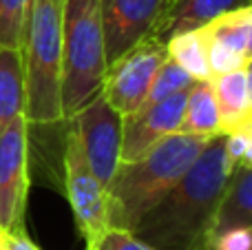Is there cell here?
Wrapping results in <instances>:
<instances>
[{
	"instance_id": "1",
	"label": "cell",
	"mask_w": 252,
	"mask_h": 250,
	"mask_svg": "<svg viewBox=\"0 0 252 250\" xmlns=\"http://www.w3.org/2000/svg\"><path fill=\"white\" fill-rule=\"evenodd\" d=\"M230 171L226 135L219 133L130 233L157 250H206Z\"/></svg>"
},
{
	"instance_id": "2",
	"label": "cell",
	"mask_w": 252,
	"mask_h": 250,
	"mask_svg": "<svg viewBox=\"0 0 252 250\" xmlns=\"http://www.w3.org/2000/svg\"><path fill=\"white\" fill-rule=\"evenodd\" d=\"M208 140L177 131L155 142L133 162H120L106 186L111 228L133 230L144 213L182 180Z\"/></svg>"
},
{
	"instance_id": "3",
	"label": "cell",
	"mask_w": 252,
	"mask_h": 250,
	"mask_svg": "<svg viewBox=\"0 0 252 250\" xmlns=\"http://www.w3.org/2000/svg\"><path fill=\"white\" fill-rule=\"evenodd\" d=\"M62 9L64 0H31L20 40L25 118L29 126H56L62 113Z\"/></svg>"
},
{
	"instance_id": "4",
	"label": "cell",
	"mask_w": 252,
	"mask_h": 250,
	"mask_svg": "<svg viewBox=\"0 0 252 250\" xmlns=\"http://www.w3.org/2000/svg\"><path fill=\"white\" fill-rule=\"evenodd\" d=\"M100 0H64L62 9V113L69 120L95 93L106 73Z\"/></svg>"
},
{
	"instance_id": "5",
	"label": "cell",
	"mask_w": 252,
	"mask_h": 250,
	"mask_svg": "<svg viewBox=\"0 0 252 250\" xmlns=\"http://www.w3.org/2000/svg\"><path fill=\"white\" fill-rule=\"evenodd\" d=\"M62 166H64L66 197H69V204L73 208L78 230L82 233L87 250H95L100 239L111 228L109 199H106V188L100 184V180L89 166L87 157L82 153V146H80V140L71 124L66 126V135H64Z\"/></svg>"
},
{
	"instance_id": "6",
	"label": "cell",
	"mask_w": 252,
	"mask_h": 250,
	"mask_svg": "<svg viewBox=\"0 0 252 250\" xmlns=\"http://www.w3.org/2000/svg\"><path fill=\"white\" fill-rule=\"evenodd\" d=\"M66 122L73 126L91 171L106 188L122 162V115L100 91Z\"/></svg>"
},
{
	"instance_id": "7",
	"label": "cell",
	"mask_w": 252,
	"mask_h": 250,
	"mask_svg": "<svg viewBox=\"0 0 252 250\" xmlns=\"http://www.w3.org/2000/svg\"><path fill=\"white\" fill-rule=\"evenodd\" d=\"M168 58L166 44L146 35L135 47H130L124 56L106 66L102 80V95L120 115H128L144 104L146 93L153 84V78Z\"/></svg>"
},
{
	"instance_id": "8",
	"label": "cell",
	"mask_w": 252,
	"mask_h": 250,
	"mask_svg": "<svg viewBox=\"0 0 252 250\" xmlns=\"http://www.w3.org/2000/svg\"><path fill=\"white\" fill-rule=\"evenodd\" d=\"M29 193V122L13 118L0 135V230H25Z\"/></svg>"
},
{
	"instance_id": "9",
	"label": "cell",
	"mask_w": 252,
	"mask_h": 250,
	"mask_svg": "<svg viewBox=\"0 0 252 250\" xmlns=\"http://www.w3.org/2000/svg\"><path fill=\"white\" fill-rule=\"evenodd\" d=\"M164 0H100L106 64L151 35L159 20Z\"/></svg>"
},
{
	"instance_id": "10",
	"label": "cell",
	"mask_w": 252,
	"mask_h": 250,
	"mask_svg": "<svg viewBox=\"0 0 252 250\" xmlns=\"http://www.w3.org/2000/svg\"><path fill=\"white\" fill-rule=\"evenodd\" d=\"M188 91H179L148 106H139L122 118V162H133L161 137L182 126Z\"/></svg>"
},
{
	"instance_id": "11",
	"label": "cell",
	"mask_w": 252,
	"mask_h": 250,
	"mask_svg": "<svg viewBox=\"0 0 252 250\" xmlns=\"http://www.w3.org/2000/svg\"><path fill=\"white\" fill-rule=\"evenodd\" d=\"M252 7V4H250ZM250 7L228 11L215 20L199 27V33L206 44L210 75H221L228 71L241 69L248 60V11Z\"/></svg>"
},
{
	"instance_id": "12",
	"label": "cell",
	"mask_w": 252,
	"mask_h": 250,
	"mask_svg": "<svg viewBox=\"0 0 252 250\" xmlns=\"http://www.w3.org/2000/svg\"><path fill=\"white\" fill-rule=\"evenodd\" d=\"M250 4L252 0H164L159 20L153 27L151 35L159 42H166L170 35L199 29L223 13L237 11Z\"/></svg>"
},
{
	"instance_id": "13",
	"label": "cell",
	"mask_w": 252,
	"mask_h": 250,
	"mask_svg": "<svg viewBox=\"0 0 252 250\" xmlns=\"http://www.w3.org/2000/svg\"><path fill=\"white\" fill-rule=\"evenodd\" d=\"M210 84H213L223 135L248 126L252 122V111H250V95H248V82H246L244 66L221 75H215V78H210Z\"/></svg>"
},
{
	"instance_id": "14",
	"label": "cell",
	"mask_w": 252,
	"mask_h": 250,
	"mask_svg": "<svg viewBox=\"0 0 252 250\" xmlns=\"http://www.w3.org/2000/svg\"><path fill=\"white\" fill-rule=\"evenodd\" d=\"M235 226H252V166L248 164H232L230 177L217 208L213 233Z\"/></svg>"
},
{
	"instance_id": "15",
	"label": "cell",
	"mask_w": 252,
	"mask_h": 250,
	"mask_svg": "<svg viewBox=\"0 0 252 250\" xmlns=\"http://www.w3.org/2000/svg\"><path fill=\"white\" fill-rule=\"evenodd\" d=\"M20 113H25V73L20 49L0 47V135Z\"/></svg>"
},
{
	"instance_id": "16",
	"label": "cell",
	"mask_w": 252,
	"mask_h": 250,
	"mask_svg": "<svg viewBox=\"0 0 252 250\" xmlns=\"http://www.w3.org/2000/svg\"><path fill=\"white\" fill-rule=\"evenodd\" d=\"M179 131L204 137H215L221 133V122H219V111L210 80H195L192 87L188 89Z\"/></svg>"
},
{
	"instance_id": "17",
	"label": "cell",
	"mask_w": 252,
	"mask_h": 250,
	"mask_svg": "<svg viewBox=\"0 0 252 250\" xmlns=\"http://www.w3.org/2000/svg\"><path fill=\"white\" fill-rule=\"evenodd\" d=\"M164 44H166V51H168V58L177 62L188 75H192L195 80L213 78L208 69V58H206V44L199 29L175 33Z\"/></svg>"
},
{
	"instance_id": "18",
	"label": "cell",
	"mask_w": 252,
	"mask_h": 250,
	"mask_svg": "<svg viewBox=\"0 0 252 250\" xmlns=\"http://www.w3.org/2000/svg\"><path fill=\"white\" fill-rule=\"evenodd\" d=\"M192 82H195L192 75H188L175 60L166 58L164 64L159 66V71H157L155 78H153V84H151V89H148L146 100H144L142 106L155 104V102L164 100V97H168V95H175V93H179V91H188V89L192 87Z\"/></svg>"
},
{
	"instance_id": "19",
	"label": "cell",
	"mask_w": 252,
	"mask_h": 250,
	"mask_svg": "<svg viewBox=\"0 0 252 250\" xmlns=\"http://www.w3.org/2000/svg\"><path fill=\"white\" fill-rule=\"evenodd\" d=\"M31 0H0V47L20 49Z\"/></svg>"
},
{
	"instance_id": "20",
	"label": "cell",
	"mask_w": 252,
	"mask_h": 250,
	"mask_svg": "<svg viewBox=\"0 0 252 250\" xmlns=\"http://www.w3.org/2000/svg\"><path fill=\"white\" fill-rule=\"evenodd\" d=\"M95 250H157V248H153L151 244L139 239L130 230L109 228L104 237L100 239V244L95 246Z\"/></svg>"
},
{
	"instance_id": "21",
	"label": "cell",
	"mask_w": 252,
	"mask_h": 250,
	"mask_svg": "<svg viewBox=\"0 0 252 250\" xmlns=\"http://www.w3.org/2000/svg\"><path fill=\"white\" fill-rule=\"evenodd\" d=\"M4 250H40V248L31 242L25 230H16V233H4Z\"/></svg>"
},
{
	"instance_id": "22",
	"label": "cell",
	"mask_w": 252,
	"mask_h": 250,
	"mask_svg": "<svg viewBox=\"0 0 252 250\" xmlns=\"http://www.w3.org/2000/svg\"><path fill=\"white\" fill-rule=\"evenodd\" d=\"M246 71V82H248V95H250V111H252V58H248L244 64Z\"/></svg>"
},
{
	"instance_id": "23",
	"label": "cell",
	"mask_w": 252,
	"mask_h": 250,
	"mask_svg": "<svg viewBox=\"0 0 252 250\" xmlns=\"http://www.w3.org/2000/svg\"><path fill=\"white\" fill-rule=\"evenodd\" d=\"M241 164H248V166H252V122L248 124V149H246Z\"/></svg>"
},
{
	"instance_id": "24",
	"label": "cell",
	"mask_w": 252,
	"mask_h": 250,
	"mask_svg": "<svg viewBox=\"0 0 252 250\" xmlns=\"http://www.w3.org/2000/svg\"><path fill=\"white\" fill-rule=\"evenodd\" d=\"M246 56L252 58V7L248 11V47H246Z\"/></svg>"
}]
</instances>
